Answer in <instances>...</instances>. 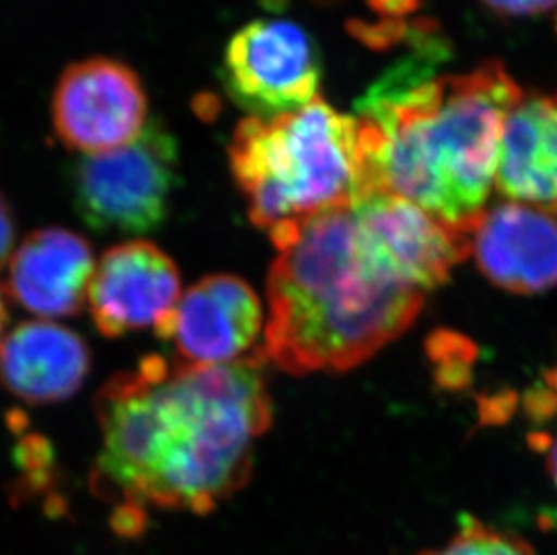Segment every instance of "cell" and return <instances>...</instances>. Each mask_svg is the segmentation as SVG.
Returning a JSON list of instances; mask_svg holds the SVG:
<instances>
[{
  "mask_svg": "<svg viewBox=\"0 0 557 555\" xmlns=\"http://www.w3.org/2000/svg\"><path fill=\"white\" fill-rule=\"evenodd\" d=\"M263 362L260 348L227 365L148 356L106 383L92 483L116 502L114 516L211 513L246 485L258 439L273 424Z\"/></svg>",
  "mask_w": 557,
  "mask_h": 555,
  "instance_id": "6da1fadb",
  "label": "cell"
},
{
  "mask_svg": "<svg viewBox=\"0 0 557 555\" xmlns=\"http://www.w3.org/2000/svg\"><path fill=\"white\" fill-rule=\"evenodd\" d=\"M411 53L386 69L356 107L359 197L399 195L471 235L498 172L505 120L523 98L504 63L436 76L449 46L430 21L408 33Z\"/></svg>",
  "mask_w": 557,
  "mask_h": 555,
  "instance_id": "7a4b0ae2",
  "label": "cell"
},
{
  "mask_svg": "<svg viewBox=\"0 0 557 555\" xmlns=\"http://www.w3.org/2000/svg\"><path fill=\"white\" fill-rule=\"evenodd\" d=\"M263 359L293 373H342L369 361L413 323L424 293L373 257L354 206L269 231Z\"/></svg>",
  "mask_w": 557,
  "mask_h": 555,
  "instance_id": "3957f363",
  "label": "cell"
},
{
  "mask_svg": "<svg viewBox=\"0 0 557 555\" xmlns=\"http://www.w3.org/2000/svg\"><path fill=\"white\" fill-rule=\"evenodd\" d=\"M230 168L252 224L273 231L358 200V121L321 98L276 118H248L230 145Z\"/></svg>",
  "mask_w": 557,
  "mask_h": 555,
  "instance_id": "277c9868",
  "label": "cell"
},
{
  "mask_svg": "<svg viewBox=\"0 0 557 555\" xmlns=\"http://www.w3.org/2000/svg\"><path fill=\"white\" fill-rule=\"evenodd\" d=\"M180 143L163 121H148L137 139L71 166V199L90 230L145 235L169 217L180 184Z\"/></svg>",
  "mask_w": 557,
  "mask_h": 555,
  "instance_id": "5b68a950",
  "label": "cell"
},
{
  "mask_svg": "<svg viewBox=\"0 0 557 555\" xmlns=\"http://www.w3.org/2000/svg\"><path fill=\"white\" fill-rule=\"evenodd\" d=\"M323 63L314 38L295 22L260 18L233 35L221 63L222 87L251 118H276L315 100Z\"/></svg>",
  "mask_w": 557,
  "mask_h": 555,
  "instance_id": "8992f818",
  "label": "cell"
},
{
  "mask_svg": "<svg viewBox=\"0 0 557 555\" xmlns=\"http://www.w3.org/2000/svg\"><path fill=\"white\" fill-rule=\"evenodd\" d=\"M147 125V92L125 63L95 57L63 71L54 89L53 126L69 150L109 152L137 139Z\"/></svg>",
  "mask_w": 557,
  "mask_h": 555,
  "instance_id": "52a82bcc",
  "label": "cell"
},
{
  "mask_svg": "<svg viewBox=\"0 0 557 555\" xmlns=\"http://www.w3.org/2000/svg\"><path fill=\"white\" fill-rule=\"evenodd\" d=\"M354 206L373 257L399 282L426 294L471 251V235L399 195L373 194Z\"/></svg>",
  "mask_w": 557,
  "mask_h": 555,
  "instance_id": "ba28073f",
  "label": "cell"
},
{
  "mask_svg": "<svg viewBox=\"0 0 557 555\" xmlns=\"http://www.w3.org/2000/svg\"><path fill=\"white\" fill-rule=\"evenodd\" d=\"M181 299V276L174 260L148 240L111 247L90 282V316L106 337L153 326L158 331Z\"/></svg>",
  "mask_w": 557,
  "mask_h": 555,
  "instance_id": "9c48e42d",
  "label": "cell"
},
{
  "mask_svg": "<svg viewBox=\"0 0 557 555\" xmlns=\"http://www.w3.org/2000/svg\"><path fill=\"white\" fill-rule=\"evenodd\" d=\"M263 310L255 288L233 274H211L191 285L159 326L189 365L240 361L262 332Z\"/></svg>",
  "mask_w": 557,
  "mask_h": 555,
  "instance_id": "30bf717a",
  "label": "cell"
},
{
  "mask_svg": "<svg viewBox=\"0 0 557 555\" xmlns=\"http://www.w3.org/2000/svg\"><path fill=\"white\" fill-rule=\"evenodd\" d=\"M471 249L482 273L509 293L557 285V221L547 211L520 202L485 210L471 231Z\"/></svg>",
  "mask_w": 557,
  "mask_h": 555,
  "instance_id": "8fae6325",
  "label": "cell"
},
{
  "mask_svg": "<svg viewBox=\"0 0 557 555\" xmlns=\"http://www.w3.org/2000/svg\"><path fill=\"white\" fill-rule=\"evenodd\" d=\"M95 271L92 247L84 236L44 227L27 235L13 252L8 291L33 314L67 318L82 309Z\"/></svg>",
  "mask_w": 557,
  "mask_h": 555,
  "instance_id": "7c38bea8",
  "label": "cell"
},
{
  "mask_svg": "<svg viewBox=\"0 0 557 555\" xmlns=\"http://www.w3.org/2000/svg\"><path fill=\"white\" fill-rule=\"evenodd\" d=\"M90 372L89 346L76 332L51 321H26L0 348V381L27 404L73 397Z\"/></svg>",
  "mask_w": 557,
  "mask_h": 555,
  "instance_id": "4fadbf2b",
  "label": "cell"
},
{
  "mask_svg": "<svg viewBox=\"0 0 557 555\" xmlns=\"http://www.w3.org/2000/svg\"><path fill=\"white\" fill-rule=\"evenodd\" d=\"M496 188L557 217V92L523 96L505 120Z\"/></svg>",
  "mask_w": 557,
  "mask_h": 555,
  "instance_id": "5bb4252c",
  "label": "cell"
},
{
  "mask_svg": "<svg viewBox=\"0 0 557 555\" xmlns=\"http://www.w3.org/2000/svg\"><path fill=\"white\" fill-rule=\"evenodd\" d=\"M419 555H534V551L520 538L463 514L457 534L447 545Z\"/></svg>",
  "mask_w": 557,
  "mask_h": 555,
  "instance_id": "9a60e30c",
  "label": "cell"
},
{
  "mask_svg": "<svg viewBox=\"0 0 557 555\" xmlns=\"http://www.w3.org/2000/svg\"><path fill=\"white\" fill-rule=\"evenodd\" d=\"M491 10L504 16L540 15L554 10L557 0H484Z\"/></svg>",
  "mask_w": 557,
  "mask_h": 555,
  "instance_id": "2e32d148",
  "label": "cell"
},
{
  "mask_svg": "<svg viewBox=\"0 0 557 555\" xmlns=\"http://www.w3.org/2000/svg\"><path fill=\"white\" fill-rule=\"evenodd\" d=\"M15 246V222L11 215L10 206L5 205V200L0 195V268H4V263L11 260V252Z\"/></svg>",
  "mask_w": 557,
  "mask_h": 555,
  "instance_id": "e0dca14e",
  "label": "cell"
},
{
  "mask_svg": "<svg viewBox=\"0 0 557 555\" xmlns=\"http://www.w3.org/2000/svg\"><path fill=\"white\" fill-rule=\"evenodd\" d=\"M531 439L532 445L547 455L548 472L557 488V431L556 433H536Z\"/></svg>",
  "mask_w": 557,
  "mask_h": 555,
  "instance_id": "ac0fdd59",
  "label": "cell"
},
{
  "mask_svg": "<svg viewBox=\"0 0 557 555\" xmlns=\"http://www.w3.org/2000/svg\"><path fill=\"white\" fill-rule=\"evenodd\" d=\"M373 10L383 13V15L397 16L405 15L408 11L416 10L419 0H369Z\"/></svg>",
  "mask_w": 557,
  "mask_h": 555,
  "instance_id": "d6986e66",
  "label": "cell"
},
{
  "mask_svg": "<svg viewBox=\"0 0 557 555\" xmlns=\"http://www.w3.org/2000/svg\"><path fill=\"white\" fill-rule=\"evenodd\" d=\"M5 323H8V309H5L4 294L0 291V348L4 343Z\"/></svg>",
  "mask_w": 557,
  "mask_h": 555,
  "instance_id": "ffe728a7",
  "label": "cell"
},
{
  "mask_svg": "<svg viewBox=\"0 0 557 555\" xmlns=\"http://www.w3.org/2000/svg\"><path fill=\"white\" fill-rule=\"evenodd\" d=\"M542 525L545 529L557 530V507L542 514Z\"/></svg>",
  "mask_w": 557,
  "mask_h": 555,
  "instance_id": "44dd1931",
  "label": "cell"
},
{
  "mask_svg": "<svg viewBox=\"0 0 557 555\" xmlns=\"http://www.w3.org/2000/svg\"><path fill=\"white\" fill-rule=\"evenodd\" d=\"M545 381H547L548 392L553 397L557 398V370H550L545 375Z\"/></svg>",
  "mask_w": 557,
  "mask_h": 555,
  "instance_id": "7402d4cb",
  "label": "cell"
}]
</instances>
